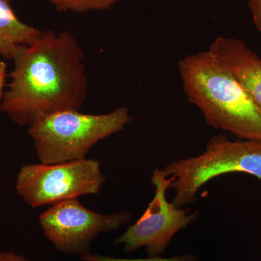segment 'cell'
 Returning a JSON list of instances; mask_svg holds the SVG:
<instances>
[{"label":"cell","instance_id":"11","mask_svg":"<svg viewBox=\"0 0 261 261\" xmlns=\"http://www.w3.org/2000/svg\"><path fill=\"white\" fill-rule=\"evenodd\" d=\"M80 258L83 261H198L195 255L190 253H185L177 256L169 257V258L156 255V256H149L147 258L128 259L106 256L100 254L88 252L81 255Z\"/></svg>","mask_w":261,"mask_h":261},{"label":"cell","instance_id":"3","mask_svg":"<svg viewBox=\"0 0 261 261\" xmlns=\"http://www.w3.org/2000/svg\"><path fill=\"white\" fill-rule=\"evenodd\" d=\"M132 120L126 107L105 114L67 110L34 120L28 134L40 163L68 162L86 159L96 144L124 129Z\"/></svg>","mask_w":261,"mask_h":261},{"label":"cell","instance_id":"7","mask_svg":"<svg viewBox=\"0 0 261 261\" xmlns=\"http://www.w3.org/2000/svg\"><path fill=\"white\" fill-rule=\"evenodd\" d=\"M130 219L128 211L99 214L75 199L51 205L39 216V223L44 236L58 251L82 255L89 252L92 242L100 233L116 230Z\"/></svg>","mask_w":261,"mask_h":261},{"label":"cell","instance_id":"2","mask_svg":"<svg viewBox=\"0 0 261 261\" xmlns=\"http://www.w3.org/2000/svg\"><path fill=\"white\" fill-rule=\"evenodd\" d=\"M178 69L189 102L209 126L240 140L261 142V111L232 71L209 49L182 58Z\"/></svg>","mask_w":261,"mask_h":261},{"label":"cell","instance_id":"6","mask_svg":"<svg viewBox=\"0 0 261 261\" xmlns=\"http://www.w3.org/2000/svg\"><path fill=\"white\" fill-rule=\"evenodd\" d=\"M174 178L166 177L160 168L152 171L151 184L154 197L140 219L115 240V245H123V251L135 252L145 247L149 256L164 253L175 234L199 217V211L176 207L166 199V192Z\"/></svg>","mask_w":261,"mask_h":261},{"label":"cell","instance_id":"10","mask_svg":"<svg viewBox=\"0 0 261 261\" xmlns=\"http://www.w3.org/2000/svg\"><path fill=\"white\" fill-rule=\"evenodd\" d=\"M58 12L83 13L111 9L121 0H49Z\"/></svg>","mask_w":261,"mask_h":261},{"label":"cell","instance_id":"5","mask_svg":"<svg viewBox=\"0 0 261 261\" xmlns=\"http://www.w3.org/2000/svg\"><path fill=\"white\" fill-rule=\"evenodd\" d=\"M106 181L100 163L80 159L58 163H36L20 168L15 190L34 208L54 205L99 193Z\"/></svg>","mask_w":261,"mask_h":261},{"label":"cell","instance_id":"13","mask_svg":"<svg viewBox=\"0 0 261 261\" xmlns=\"http://www.w3.org/2000/svg\"><path fill=\"white\" fill-rule=\"evenodd\" d=\"M0 261H32L21 254L12 250L0 251Z\"/></svg>","mask_w":261,"mask_h":261},{"label":"cell","instance_id":"12","mask_svg":"<svg viewBox=\"0 0 261 261\" xmlns=\"http://www.w3.org/2000/svg\"><path fill=\"white\" fill-rule=\"evenodd\" d=\"M248 5L254 24L261 33V0H249Z\"/></svg>","mask_w":261,"mask_h":261},{"label":"cell","instance_id":"9","mask_svg":"<svg viewBox=\"0 0 261 261\" xmlns=\"http://www.w3.org/2000/svg\"><path fill=\"white\" fill-rule=\"evenodd\" d=\"M42 31L24 23L7 0H0V56L13 60L19 46L29 45Z\"/></svg>","mask_w":261,"mask_h":261},{"label":"cell","instance_id":"8","mask_svg":"<svg viewBox=\"0 0 261 261\" xmlns=\"http://www.w3.org/2000/svg\"><path fill=\"white\" fill-rule=\"evenodd\" d=\"M208 49L232 71L261 111V59L256 53L231 37L216 38Z\"/></svg>","mask_w":261,"mask_h":261},{"label":"cell","instance_id":"1","mask_svg":"<svg viewBox=\"0 0 261 261\" xmlns=\"http://www.w3.org/2000/svg\"><path fill=\"white\" fill-rule=\"evenodd\" d=\"M0 111L19 126L67 110L80 111L88 94L84 53L69 31L42 32L29 45L19 46Z\"/></svg>","mask_w":261,"mask_h":261},{"label":"cell","instance_id":"4","mask_svg":"<svg viewBox=\"0 0 261 261\" xmlns=\"http://www.w3.org/2000/svg\"><path fill=\"white\" fill-rule=\"evenodd\" d=\"M166 177L174 178L173 205L177 207L197 202L201 187L213 178L230 173H243L261 182V142L228 140L224 135L211 138L205 151L195 157L173 161L161 168Z\"/></svg>","mask_w":261,"mask_h":261},{"label":"cell","instance_id":"14","mask_svg":"<svg viewBox=\"0 0 261 261\" xmlns=\"http://www.w3.org/2000/svg\"><path fill=\"white\" fill-rule=\"evenodd\" d=\"M7 68H8V66H7L6 63L4 61H0V102L4 96L5 82L8 76Z\"/></svg>","mask_w":261,"mask_h":261},{"label":"cell","instance_id":"15","mask_svg":"<svg viewBox=\"0 0 261 261\" xmlns=\"http://www.w3.org/2000/svg\"><path fill=\"white\" fill-rule=\"evenodd\" d=\"M7 1L9 2V3H11L13 0H7ZM32 1H35V0H32Z\"/></svg>","mask_w":261,"mask_h":261}]
</instances>
